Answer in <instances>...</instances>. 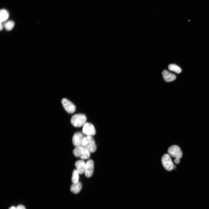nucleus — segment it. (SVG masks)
Returning a JSON list of instances; mask_svg holds the SVG:
<instances>
[{"label":"nucleus","mask_w":209,"mask_h":209,"mask_svg":"<svg viewBox=\"0 0 209 209\" xmlns=\"http://www.w3.org/2000/svg\"><path fill=\"white\" fill-rule=\"evenodd\" d=\"M83 146L88 149L90 153L95 152L97 149L94 139L91 136H87L84 137Z\"/></svg>","instance_id":"obj_1"},{"label":"nucleus","mask_w":209,"mask_h":209,"mask_svg":"<svg viewBox=\"0 0 209 209\" xmlns=\"http://www.w3.org/2000/svg\"><path fill=\"white\" fill-rule=\"evenodd\" d=\"M87 120L86 116L82 114L74 115L71 118V122L72 125L76 127L84 126Z\"/></svg>","instance_id":"obj_2"},{"label":"nucleus","mask_w":209,"mask_h":209,"mask_svg":"<svg viewBox=\"0 0 209 209\" xmlns=\"http://www.w3.org/2000/svg\"><path fill=\"white\" fill-rule=\"evenodd\" d=\"M74 156L83 160L89 159L90 156V153L84 146L76 148L73 151Z\"/></svg>","instance_id":"obj_3"},{"label":"nucleus","mask_w":209,"mask_h":209,"mask_svg":"<svg viewBox=\"0 0 209 209\" xmlns=\"http://www.w3.org/2000/svg\"><path fill=\"white\" fill-rule=\"evenodd\" d=\"M61 103L64 109L67 112L73 114L75 112L76 110V107L70 101L64 98L62 100Z\"/></svg>","instance_id":"obj_4"},{"label":"nucleus","mask_w":209,"mask_h":209,"mask_svg":"<svg viewBox=\"0 0 209 209\" xmlns=\"http://www.w3.org/2000/svg\"><path fill=\"white\" fill-rule=\"evenodd\" d=\"M162 162L163 166L167 170L171 171L173 170L174 165L169 154H165L163 156Z\"/></svg>","instance_id":"obj_5"},{"label":"nucleus","mask_w":209,"mask_h":209,"mask_svg":"<svg viewBox=\"0 0 209 209\" xmlns=\"http://www.w3.org/2000/svg\"><path fill=\"white\" fill-rule=\"evenodd\" d=\"M169 155L175 158L181 159L182 156V152L179 147L173 145L168 150Z\"/></svg>","instance_id":"obj_6"},{"label":"nucleus","mask_w":209,"mask_h":209,"mask_svg":"<svg viewBox=\"0 0 209 209\" xmlns=\"http://www.w3.org/2000/svg\"><path fill=\"white\" fill-rule=\"evenodd\" d=\"M84 137L83 134L80 132L75 134L73 137L72 141L73 145L76 148L83 146Z\"/></svg>","instance_id":"obj_7"},{"label":"nucleus","mask_w":209,"mask_h":209,"mask_svg":"<svg viewBox=\"0 0 209 209\" xmlns=\"http://www.w3.org/2000/svg\"><path fill=\"white\" fill-rule=\"evenodd\" d=\"M83 133L87 136H93L96 134V132L95 127L92 124L87 123L83 126Z\"/></svg>","instance_id":"obj_8"},{"label":"nucleus","mask_w":209,"mask_h":209,"mask_svg":"<svg viewBox=\"0 0 209 209\" xmlns=\"http://www.w3.org/2000/svg\"><path fill=\"white\" fill-rule=\"evenodd\" d=\"M94 170V163L91 160H89L86 164L85 175L88 178L91 177L93 175Z\"/></svg>","instance_id":"obj_9"},{"label":"nucleus","mask_w":209,"mask_h":209,"mask_svg":"<svg viewBox=\"0 0 209 209\" xmlns=\"http://www.w3.org/2000/svg\"><path fill=\"white\" fill-rule=\"evenodd\" d=\"M75 166L79 174H83L85 173L86 164L84 161H78L75 163Z\"/></svg>","instance_id":"obj_10"},{"label":"nucleus","mask_w":209,"mask_h":209,"mask_svg":"<svg viewBox=\"0 0 209 209\" xmlns=\"http://www.w3.org/2000/svg\"><path fill=\"white\" fill-rule=\"evenodd\" d=\"M162 76L164 80L167 82H170L175 80L176 76L170 73L167 70H164L162 72Z\"/></svg>","instance_id":"obj_11"},{"label":"nucleus","mask_w":209,"mask_h":209,"mask_svg":"<svg viewBox=\"0 0 209 209\" xmlns=\"http://www.w3.org/2000/svg\"><path fill=\"white\" fill-rule=\"evenodd\" d=\"M82 185L80 182L73 184L71 188V191L75 194L78 193L82 189Z\"/></svg>","instance_id":"obj_12"},{"label":"nucleus","mask_w":209,"mask_h":209,"mask_svg":"<svg viewBox=\"0 0 209 209\" xmlns=\"http://www.w3.org/2000/svg\"><path fill=\"white\" fill-rule=\"evenodd\" d=\"M9 17V14L6 10L2 9L0 11V21L3 23L6 21Z\"/></svg>","instance_id":"obj_13"},{"label":"nucleus","mask_w":209,"mask_h":209,"mask_svg":"<svg viewBox=\"0 0 209 209\" xmlns=\"http://www.w3.org/2000/svg\"><path fill=\"white\" fill-rule=\"evenodd\" d=\"M169 69L170 71L179 74L182 72V69L177 65L174 64H170L168 66Z\"/></svg>","instance_id":"obj_14"},{"label":"nucleus","mask_w":209,"mask_h":209,"mask_svg":"<svg viewBox=\"0 0 209 209\" xmlns=\"http://www.w3.org/2000/svg\"><path fill=\"white\" fill-rule=\"evenodd\" d=\"M79 173L77 170H75L73 172L72 178V181L73 184H75L79 182Z\"/></svg>","instance_id":"obj_15"},{"label":"nucleus","mask_w":209,"mask_h":209,"mask_svg":"<svg viewBox=\"0 0 209 209\" xmlns=\"http://www.w3.org/2000/svg\"><path fill=\"white\" fill-rule=\"evenodd\" d=\"M15 25V23L13 21H9L4 24V27L7 30L10 31L13 29Z\"/></svg>","instance_id":"obj_16"},{"label":"nucleus","mask_w":209,"mask_h":209,"mask_svg":"<svg viewBox=\"0 0 209 209\" xmlns=\"http://www.w3.org/2000/svg\"><path fill=\"white\" fill-rule=\"evenodd\" d=\"M17 209H26L25 207L22 205L18 206L16 207Z\"/></svg>","instance_id":"obj_17"},{"label":"nucleus","mask_w":209,"mask_h":209,"mask_svg":"<svg viewBox=\"0 0 209 209\" xmlns=\"http://www.w3.org/2000/svg\"><path fill=\"white\" fill-rule=\"evenodd\" d=\"M180 159L178 158H175L174 160V162L177 164H179L180 162Z\"/></svg>","instance_id":"obj_18"},{"label":"nucleus","mask_w":209,"mask_h":209,"mask_svg":"<svg viewBox=\"0 0 209 209\" xmlns=\"http://www.w3.org/2000/svg\"><path fill=\"white\" fill-rule=\"evenodd\" d=\"M3 24H2V23H1V25H0V29H1V31L3 29Z\"/></svg>","instance_id":"obj_19"},{"label":"nucleus","mask_w":209,"mask_h":209,"mask_svg":"<svg viewBox=\"0 0 209 209\" xmlns=\"http://www.w3.org/2000/svg\"><path fill=\"white\" fill-rule=\"evenodd\" d=\"M9 209H17L16 207L14 206H12L10 207Z\"/></svg>","instance_id":"obj_20"},{"label":"nucleus","mask_w":209,"mask_h":209,"mask_svg":"<svg viewBox=\"0 0 209 209\" xmlns=\"http://www.w3.org/2000/svg\"><path fill=\"white\" fill-rule=\"evenodd\" d=\"M176 169V167L175 166H174L173 167V169L175 170Z\"/></svg>","instance_id":"obj_21"}]
</instances>
